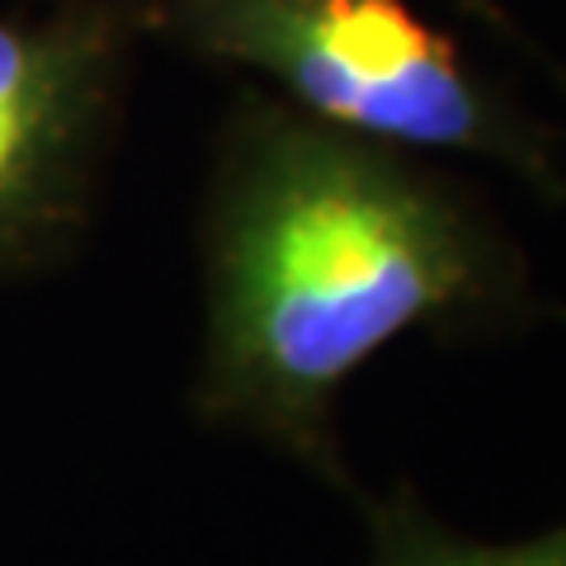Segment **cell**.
Returning a JSON list of instances; mask_svg holds the SVG:
<instances>
[{"mask_svg": "<svg viewBox=\"0 0 566 566\" xmlns=\"http://www.w3.org/2000/svg\"><path fill=\"white\" fill-rule=\"evenodd\" d=\"M193 411L340 495V397L406 335H501L538 316L520 245L434 161L245 91L199 218Z\"/></svg>", "mask_w": 566, "mask_h": 566, "instance_id": "obj_1", "label": "cell"}, {"mask_svg": "<svg viewBox=\"0 0 566 566\" xmlns=\"http://www.w3.org/2000/svg\"><path fill=\"white\" fill-rule=\"evenodd\" d=\"M175 39L264 81L326 128L424 156L510 170L538 199H566L553 133L476 76L453 39L406 0H156Z\"/></svg>", "mask_w": 566, "mask_h": 566, "instance_id": "obj_2", "label": "cell"}, {"mask_svg": "<svg viewBox=\"0 0 566 566\" xmlns=\"http://www.w3.org/2000/svg\"><path fill=\"white\" fill-rule=\"evenodd\" d=\"M123 33L104 6L0 14V279L62 260L109 156Z\"/></svg>", "mask_w": 566, "mask_h": 566, "instance_id": "obj_3", "label": "cell"}, {"mask_svg": "<svg viewBox=\"0 0 566 566\" xmlns=\"http://www.w3.org/2000/svg\"><path fill=\"white\" fill-rule=\"evenodd\" d=\"M364 515V566H566V520L528 538H472L439 520L420 495L397 482L382 495H354Z\"/></svg>", "mask_w": 566, "mask_h": 566, "instance_id": "obj_4", "label": "cell"}, {"mask_svg": "<svg viewBox=\"0 0 566 566\" xmlns=\"http://www.w3.org/2000/svg\"><path fill=\"white\" fill-rule=\"evenodd\" d=\"M468 6H472L476 14H482V20H486V24H495V29H510V20H505V14H501V10H495V0H468Z\"/></svg>", "mask_w": 566, "mask_h": 566, "instance_id": "obj_5", "label": "cell"}]
</instances>
